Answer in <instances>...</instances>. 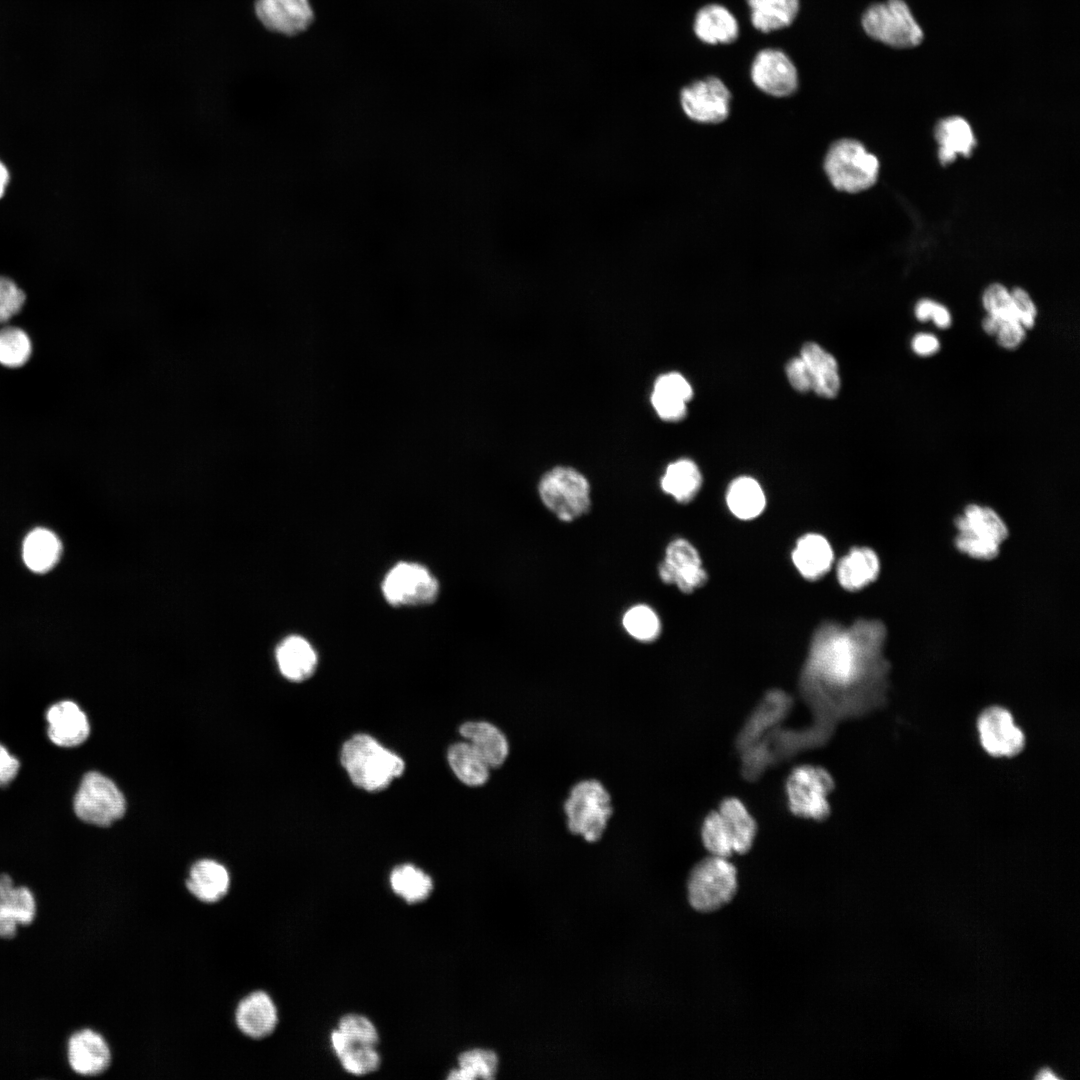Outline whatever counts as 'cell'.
<instances>
[{"instance_id":"7bdbcfd3","label":"cell","mask_w":1080,"mask_h":1080,"mask_svg":"<svg viewBox=\"0 0 1080 1080\" xmlns=\"http://www.w3.org/2000/svg\"><path fill=\"white\" fill-rule=\"evenodd\" d=\"M337 1029L353 1044L376 1046L379 1042L375 1025L360 1014L350 1013L342 1016L338 1021Z\"/></svg>"},{"instance_id":"8d00e7d4","label":"cell","mask_w":1080,"mask_h":1080,"mask_svg":"<svg viewBox=\"0 0 1080 1080\" xmlns=\"http://www.w3.org/2000/svg\"><path fill=\"white\" fill-rule=\"evenodd\" d=\"M447 758L453 773L463 784L479 787L488 781L490 767L468 742L451 745Z\"/></svg>"},{"instance_id":"7402d4cb","label":"cell","mask_w":1080,"mask_h":1080,"mask_svg":"<svg viewBox=\"0 0 1080 1080\" xmlns=\"http://www.w3.org/2000/svg\"><path fill=\"white\" fill-rule=\"evenodd\" d=\"M36 914V902L31 890L15 887L8 874H0V937L13 938L18 925H29Z\"/></svg>"},{"instance_id":"f546056e","label":"cell","mask_w":1080,"mask_h":1080,"mask_svg":"<svg viewBox=\"0 0 1080 1080\" xmlns=\"http://www.w3.org/2000/svg\"><path fill=\"white\" fill-rule=\"evenodd\" d=\"M281 674L290 681L311 677L317 666V655L311 644L300 636H289L276 649Z\"/></svg>"},{"instance_id":"74e56055","label":"cell","mask_w":1080,"mask_h":1080,"mask_svg":"<svg viewBox=\"0 0 1080 1080\" xmlns=\"http://www.w3.org/2000/svg\"><path fill=\"white\" fill-rule=\"evenodd\" d=\"M497 1055L490 1050L471 1049L458 1056V1068L449 1072L447 1079L474 1080L493 1079L497 1070Z\"/></svg>"},{"instance_id":"ab89813d","label":"cell","mask_w":1080,"mask_h":1080,"mask_svg":"<svg viewBox=\"0 0 1080 1080\" xmlns=\"http://www.w3.org/2000/svg\"><path fill=\"white\" fill-rule=\"evenodd\" d=\"M622 623L626 632L640 642H652L661 633V622L657 613L645 604H637L629 608L623 616Z\"/></svg>"},{"instance_id":"d590c367","label":"cell","mask_w":1080,"mask_h":1080,"mask_svg":"<svg viewBox=\"0 0 1080 1080\" xmlns=\"http://www.w3.org/2000/svg\"><path fill=\"white\" fill-rule=\"evenodd\" d=\"M389 883L392 891L409 904L425 901L433 890L432 878L410 863L394 867L389 875Z\"/></svg>"},{"instance_id":"83f0119b","label":"cell","mask_w":1080,"mask_h":1080,"mask_svg":"<svg viewBox=\"0 0 1080 1080\" xmlns=\"http://www.w3.org/2000/svg\"><path fill=\"white\" fill-rule=\"evenodd\" d=\"M693 29L695 35L704 43L729 44L739 34L735 16L720 4H708L696 13Z\"/></svg>"},{"instance_id":"52a82bcc","label":"cell","mask_w":1080,"mask_h":1080,"mask_svg":"<svg viewBox=\"0 0 1080 1080\" xmlns=\"http://www.w3.org/2000/svg\"><path fill=\"white\" fill-rule=\"evenodd\" d=\"M833 787V778L825 768L811 764L796 766L785 781L788 809L795 816L822 821L831 811L829 795Z\"/></svg>"},{"instance_id":"30bf717a","label":"cell","mask_w":1080,"mask_h":1080,"mask_svg":"<svg viewBox=\"0 0 1080 1080\" xmlns=\"http://www.w3.org/2000/svg\"><path fill=\"white\" fill-rule=\"evenodd\" d=\"M73 809L81 821L107 827L124 815L126 802L110 778L90 771L83 776L74 795Z\"/></svg>"},{"instance_id":"f907efd6","label":"cell","mask_w":1080,"mask_h":1080,"mask_svg":"<svg viewBox=\"0 0 1080 1080\" xmlns=\"http://www.w3.org/2000/svg\"><path fill=\"white\" fill-rule=\"evenodd\" d=\"M939 347L938 339L932 334L920 333L912 340V348L920 356L932 355L939 350Z\"/></svg>"},{"instance_id":"60d3db41","label":"cell","mask_w":1080,"mask_h":1080,"mask_svg":"<svg viewBox=\"0 0 1080 1080\" xmlns=\"http://www.w3.org/2000/svg\"><path fill=\"white\" fill-rule=\"evenodd\" d=\"M701 840L710 855L728 858L734 851L731 838L718 810L709 812L701 825Z\"/></svg>"},{"instance_id":"f6af8a7d","label":"cell","mask_w":1080,"mask_h":1080,"mask_svg":"<svg viewBox=\"0 0 1080 1080\" xmlns=\"http://www.w3.org/2000/svg\"><path fill=\"white\" fill-rule=\"evenodd\" d=\"M24 292L9 278L0 276V323L14 317L25 302Z\"/></svg>"},{"instance_id":"b9f144b4","label":"cell","mask_w":1080,"mask_h":1080,"mask_svg":"<svg viewBox=\"0 0 1080 1080\" xmlns=\"http://www.w3.org/2000/svg\"><path fill=\"white\" fill-rule=\"evenodd\" d=\"M337 1058L346 1072L356 1076L372 1073L381 1065L376 1046L351 1044Z\"/></svg>"},{"instance_id":"3957f363","label":"cell","mask_w":1080,"mask_h":1080,"mask_svg":"<svg viewBox=\"0 0 1080 1080\" xmlns=\"http://www.w3.org/2000/svg\"><path fill=\"white\" fill-rule=\"evenodd\" d=\"M824 171L832 186L841 192L858 193L878 180L880 163L864 144L844 138L834 142L824 159Z\"/></svg>"},{"instance_id":"d6986e66","label":"cell","mask_w":1080,"mask_h":1080,"mask_svg":"<svg viewBox=\"0 0 1080 1080\" xmlns=\"http://www.w3.org/2000/svg\"><path fill=\"white\" fill-rule=\"evenodd\" d=\"M792 706V698L782 690L769 691L751 713L737 738L739 751L762 741L778 728Z\"/></svg>"},{"instance_id":"277c9868","label":"cell","mask_w":1080,"mask_h":1080,"mask_svg":"<svg viewBox=\"0 0 1080 1080\" xmlns=\"http://www.w3.org/2000/svg\"><path fill=\"white\" fill-rule=\"evenodd\" d=\"M564 812L570 832L595 842L601 838L612 815L611 797L600 781L582 780L571 788Z\"/></svg>"},{"instance_id":"ffe728a7","label":"cell","mask_w":1080,"mask_h":1080,"mask_svg":"<svg viewBox=\"0 0 1080 1080\" xmlns=\"http://www.w3.org/2000/svg\"><path fill=\"white\" fill-rule=\"evenodd\" d=\"M232 879L229 870L211 858L195 861L188 869L184 885L188 893L203 904H215L229 892Z\"/></svg>"},{"instance_id":"ee69618b","label":"cell","mask_w":1080,"mask_h":1080,"mask_svg":"<svg viewBox=\"0 0 1080 1080\" xmlns=\"http://www.w3.org/2000/svg\"><path fill=\"white\" fill-rule=\"evenodd\" d=\"M983 306L989 314L1002 319L1018 320L1013 308L1010 291L1000 283L989 285L982 296Z\"/></svg>"},{"instance_id":"bcb514c9","label":"cell","mask_w":1080,"mask_h":1080,"mask_svg":"<svg viewBox=\"0 0 1080 1080\" xmlns=\"http://www.w3.org/2000/svg\"><path fill=\"white\" fill-rule=\"evenodd\" d=\"M1013 308L1018 321L1024 328L1034 326L1037 309L1029 294L1022 288H1013L1011 291Z\"/></svg>"},{"instance_id":"681fc988","label":"cell","mask_w":1080,"mask_h":1080,"mask_svg":"<svg viewBox=\"0 0 1080 1080\" xmlns=\"http://www.w3.org/2000/svg\"><path fill=\"white\" fill-rule=\"evenodd\" d=\"M19 760L0 743V788L7 787L17 776Z\"/></svg>"},{"instance_id":"9a60e30c","label":"cell","mask_w":1080,"mask_h":1080,"mask_svg":"<svg viewBox=\"0 0 1080 1080\" xmlns=\"http://www.w3.org/2000/svg\"><path fill=\"white\" fill-rule=\"evenodd\" d=\"M234 1023L238 1031L252 1040L271 1036L280 1023V1012L273 997L258 989L243 996L234 1010Z\"/></svg>"},{"instance_id":"8fae6325","label":"cell","mask_w":1080,"mask_h":1080,"mask_svg":"<svg viewBox=\"0 0 1080 1080\" xmlns=\"http://www.w3.org/2000/svg\"><path fill=\"white\" fill-rule=\"evenodd\" d=\"M382 592L385 599L394 606L423 605L436 599L439 585L424 566L401 562L386 574Z\"/></svg>"},{"instance_id":"c3c4849f","label":"cell","mask_w":1080,"mask_h":1080,"mask_svg":"<svg viewBox=\"0 0 1080 1080\" xmlns=\"http://www.w3.org/2000/svg\"><path fill=\"white\" fill-rule=\"evenodd\" d=\"M786 374L791 386L799 392L811 390V380L806 365L801 357L791 359L786 365Z\"/></svg>"},{"instance_id":"8992f818","label":"cell","mask_w":1080,"mask_h":1080,"mask_svg":"<svg viewBox=\"0 0 1080 1080\" xmlns=\"http://www.w3.org/2000/svg\"><path fill=\"white\" fill-rule=\"evenodd\" d=\"M538 493L544 506L564 522L580 518L591 507L589 482L571 467L558 466L546 472Z\"/></svg>"},{"instance_id":"ba28073f","label":"cell","mask_w":1080,"mask_h":1080,"mask_svg":"<svg viewBox=\"0 0 1080 1080\" xmlns=\"http://www.w3.org/2000/svg\"><path fill=\"white\" fill-rule=\"evenodd\" d=\"M958 534L955 545L961 552L981 560L995 558L1008 529L1001 517L991 508L968 505L956 519Z\"/></svg>"},{"instance_id":"7c38bea8","label":"cell","mask_w":1080,"mask_h":1080,"mask_svg":"<svg viewBox=\"0 0 1080 1080\" xmlns=\"http://www.w3.org/2000/svg\"><path fill=\"white\" fill-rule=\"evenodd\" d=\"M731 93L717 77L694 81L680 92V104L685 115L698 123L718 124L730 112Z\"/></svg>"},{"instance_id":"4fadbf2b","label":"cell","mask_w":1080,"mask_h":1080,"mask_svg":"<svg viewBox=\"0 0 1080 1080\" xmlns=\"http://www.w3.org/2000/svg\"><path fill=\"white\" fill-rule=\"evenodd\" d=\"M658 575L665 584L675 585L687 594L703 587L708 580L699 552L684 538H676L667 545Z\"/></svg>"},{"instance_id":"f5cc1de1","label":"cell","mask_w":1080,"mask_h":1080,"mask_svg":"<svg viewBox=\"0 0 1080 1080\" xmlns=\"http://www.w3.org/2000/svg\"><path fill=\"white\" fill-rule=\"evenodd\" d=\"M934 301L930 299H922L915 306V316L919 321H927L929 319L930 311L932 309Z\"/></svg>"},{"instance_id":"f1b7e54d","label":"cell","mask_w":1080,"mask_h":1080,"mask_svg":"<svg viewBox=\"0 0 1080 1080\" xmlns=\"http://www.w3.org/2000/svg\"><path fill=\"white\" fill-rule=\"evenodd\" d=\"M879 572L877 554L868 547H855L839 561L836 576L845 590L858 591L872 583Z\"/></svg>"},{"instance_id":"d4e9b609","label":"cell","mask_w":1080,"mask_h":1080,"mask_svg":"<svg viewBox=\"0 0 1080 1080\" xmlns=\"http://www.w3.org/2000/svg\"><path fill=\"white\" fill-rule=\"evenodd\" d=\"M693 395L688 381L679 373L670 372L657 378L651 402L657 414L666 421L685 417L686 403Z\"/></svg>"},{"instance_id":"4dcf8cb0","label":"cell","mask_w":1080,"mask_h":1080,"mask_svg":"<svg viewBox=\"0 0 1080 1080\" xmlns=\"http://www.w3.org/2000/svg\"><path fill=\"white\" fill-rule=\"evenodd\" d=\"M717 810L731 838L734 853L748 852L757 834V823L748 808L740 799L727 797Z\"/></svg>"},{"instance_id":"cb8c5ba5","label":"cell","mask_w":1080,"mask_h":1080,"mask_svg":"<svg viewBox=\"0 0 1080 1080\" xmlns=\"http://www.w3.org/2000/svg\"><path fill=\"white\" fill-rule=\"evenodd\" d=\"M459 733L490 768L501 766L507 759L509 742L496 725L487 721H467L460 726Z\"/></svg>"},{"instance_id":"7a4b0ae2","label":"cell","mask_w":1080,"mask_h":1080,"mask_svg":"<svg viewBox=\"0 0 1080 1080\" xmlns=\"http://www.w3.org/2000/svg\"><path fill=\"white\" fill-rule=\"evenodd\" d=\"M340 760L353 784L370 792L385 789L405 769L400 756L363 733L343 744Z\"/></svg>"},{"instance_id":"ac0fdd59","label":"cell","mask_w":1080,"mask_h":1080,"mask_svg":"<svg viewBox=\"0 0 1080 1080\" xmlns=\"http://www.w3.org/2000/svg\"><path fill=\"white\" fill-rule=\"evenodd\" d=\"M254 12L264 28L284 36L304 32L314 19L309 0H256Z\"/></svg>"},{"instance_id":"2e32d148","label":"cell","mask_w":1080,"mask_h":1080,"mask_svg":"<svg viewBox=\"0 0 1080 1080\" xmlns=\"http://www.w3.org/2000/svg\"><path fill=\"white\" fill-rule=\"evenodd\" d=\"M977 729L983 749L991 756H1014L1024 747L1022 730L1003 708L990 707L985 710L978 718Z\"/></svg>"},{"instance_id":"9c48e42d","label":"cell","mask_w":1080,"mask_h":1080,"mask_svg":"<svg viewBox=\"0 0 1080 1080\" xmlns=\"http://www.w3.org/2000/svg\"><path fill=\"white\" fill-rule=\"evenodd\" d=\"M861 24L869 37L895 48L914 47L923 40V31L903 0L869 6Z\"/></svg>"},{"instance_id":"7dc6e473","label":"cell","mask_w":1080,"mask_h":1080,"mask_svg":"<svg viewBox=\"0 0 1080 1080\" xmlns=\"http://www.w3.org/2000/svg\"><path fill=\"white\" fill-rule=\"evenodd\" d=\"M997 342L1006 349L1018 347L1025 338V328L1015 319H1002L996 332Z\"/></svg>"},{"instance_id":"5bb4252c","label":"cell","mask_w":1080,"mask_h":1080,"mask_svg":"<svg viewBox=\"0 0 1080 1080\" xmlns=\"http://www.w3.org/2000/svg\"><path fill=\"white\" fill-rule=\"evenodd\" d=\"M750 75L754 85L770 96L786 97L798 88L797 69L780 49L760 50L753 59Z\"/></svg>"},{"instance_id":"4316f807","label":"cell","mask_w":1080,"mask_h":1080,"mask_svg":"<svg viewBox=\"0 0 1080 1080\" xmlns=\"http://www.w3.org/2000/svg\"><path fill=\"white\" fill-rule=\"evenodd\" d=\"M800 357L804 361L811 380V390L816 394L833 398L840 389L838 364L835 358L816 343L803 345Z\"/></svg>"},{"instance_id":"484cf974","label":"cell","mask_w":1080,"mask_h":1080,"mask_svg":"<svg viewBox=\"0 0 1080 1080\" xmlns=\"http://www.w3.org/2000/svg\"><path fill=\"white\" fill-rule=\"evenodd\" d=\"M834 552L829 541L818 533L801 536L792 551V562L807 580H817L831 568Z\"/></svg>"},{"instance_id":"db71d44e","label":"cell","mask_w":1080,"mask_h":1080,"mask_svg":"<svg viewBox=\"0 0 1080 1080\" xmlns=\"http://www.w3.org/2000/svg\"><path fill=\"white\" fill-rule=\"evenodd\" d=\"M8 178H9V176H8L7 169L5 168V166L2 163H0V198L2 197V195L4 193L5 187H6L7 182H8Z\"/></svg>"},{"instance_id":"d6a6232c","label":"cell","mask_w":1080,"mask_h":1080,"mask_svg":"<svg viewBox=\"0 0 1080 1080\" xmlns=\"http://www.w3.org/2000/svg\"><path fill=\"white\" fill-rule=\"evenodd\" d=\"M752 25L768 33L792 24L798 15L799 0H746Z\"/></svg>"},{"instance_id":"816d5d0a","label":"cell","mask_w":1080,"mask_h":1080,"mask_svg":"<svg viewBox=\"0 0 1080 1080\" xmlns=\"http://www.w3.org/2000/svg\"><path fill=\"white\" fill-rule=\"evenodd\" d=\"M929 319H932L939 328H948L951 325L950 312L945 306L936 302L933 303Z\"/></svg>"},{"instance_id":"836d02e7","label":"cell","mask_w":1080,"mask_h":1080,"mask_svg":"<svg viewBox=\"0 0 1080 1080\" xmlns=\"http://www.w3.org/2000/svg\"><path fill=\"white\" fill-rule=\"evenodd\" d=\"M660 485L678 503H688L700 490L702 475L693 461L680 459L668 465Z\"/></svg>"},{"instance_id":"6da1fadb","label":"cell","mask_w":1080,"mask_h":1080,"mask_svg":"<svg viewBox=\"0 0 1080 1080\" xmlns=\"http://www.w3.org/2000/svg\"><path fill=\"white\" fill-rule=\"evenodd\" d=\"M885 629L860 620L846 629L823 625L814 635L802 676L804 697L818 721L801 730L809 745L823 742L835 723L861 717L887 702L889 664L883 656Z\"/></svg>"},{"instance_id":"f35d334b","label":"cell","mask_w":1080,"mask_h":1080,"mask_svg":"<svg viewBox=\"0 0 1080 1080\" xmlns=\"http://www.w3.org/2000/svg\"><path fill=\"white\" fill-rule=\"evenodd\" d=\"M32 342L21 328L7 326L0 329V364L7 368L22 367L30 359Z\"/></svg>"},{"instance_id":"e575fe53","label":"cell","mask_w":1080,"mask_h":1080,"mask_svg":"<svg viewBox=\"0 0 1080 1080\" xmlns=\"http://www.w3.org/2000/svg\"><path fill=\"white\" fill-rule=\"evenodd\" d=\"M61 549V543L53 532L37 528L24 540L23 560L30 570L44 573L57 563Z\"/></svg>"},{"instance_id":"603a6c76","label":"cell","mask_w":1080,"mask_h":1080,"mask_svg":"<svg viewBox=\"0 0 1080 1080\" xmlns=\"http://www.w3.org/2000/svg\"><path fill=\"white\" fill-rule=\"evenodd\" d=\"M934 137L939 146L938 159L943 166L951 164L958 156L969 157L977 144L971 125L961 116L939 120Z\"/></svg>"},{"instance_id":"44dd1931","label":"cell","mask_w":1080,"mask_h":1080,"mask_svg":"<svg viewBox=\"0 0 1080 1080\" xmlns=\"http://www.w3.org/2000/svg\"><path fill=\"white\" fill-rule=\"evenodd\" d=\"M47 734L56 746L71 748L86 741L90 725L86 714L73 701L63 700L46 712Z\"/></svg>"},{"instance_id":"1f68e13d","label":"cell","mask_w":1080,"mask_h":1080,"mask_svg":"<svg viewBox=\"0 0 1080 1080\" xmlns=\"http://www.w3.org/2000/svg\"><path fill=\"white\" fill-rule=\"evenodd\" d=\"M730 512L738 519L751 520L758 517L766 506V497L760 484L753 478L741 476L734 479L726 493Z\"/></svg>"},{"instance_id":"5b68a950","label":"cell","mask_w":1080,"mask_h":1080,"mask_svg":"<svg viewBox=\"0 0 1080 1080\" xmlns=\"http://www.w3.org/2000/svg\"><path fill=\"white\" fill-rule=\"evenodd\" d=\"M737 886L735 866L728 858L710 855L698 862L689 874L688 900L695 910L712 912L732 900Z\"/></svg>"},{"instance_id":"e0dca14e","label":"cell","mask_w":1080,"mask_h":1080,"mask_svg":"<svg viewBox=\"0 0 1080 1080\" xmlns=\"http://www.w3.org/2000/svg\"><path fill=\"white\" fill-rule=\"evenodd\" d=\"M67 1059L76 1074L97 1077L109 1070L113 1053L108 1040L101 1033L84 1028L68 1040Z\"/></svg>"}]
</instances>
